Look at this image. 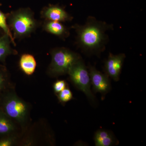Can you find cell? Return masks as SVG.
I'll list each match as a JSON object with an SVG mask.
<instances>
[{"label":"cell","mask_w":146,"mask_h":146,"mask_svg":"<svg viewBox=\"0 0 146 146\" xmlns=\"http://www.w3.org/2000/svg\"><path fill=\"white\" fill-rule=\"evenodd\" d=\"M47 30L50 33L57 36H63L67 34V31L65 27L57 21H52L47 24Z\"/></svg>","instance_id":"cell-12"},{"label":"cell","mask_w":146,"mask_h":146,"mask_svg":"<svg viewBox=\"0 0 146 146\" xmlns=\"http://www.w3.org/2000/svg\"><path fill=\"white\" fill-rule=\"evenodd\" d=\"M65 88H66V83L64 80H58L54 84V90L56 94L60 93Z\"/></svg>","instance_id":"cell-16"},{"label":"cell","mask_w":146,"mask_h":146,"mask_svg":"<svg viewBox=\"0 0 146 146\" xmlns=\"http://www.w3.org/2000/svg\"><path fill=\"white\" fill-rule=\"evenodd\" d=\"M7 35L0 38V60L3 59L10 53Z\"/></svg>","instance_id":"cell-13"},{"label":"cell","mask_w":146,"mask_h":146,"mask_svg":"<svg viewBox=\"0 0 146 146\" xmlns=\"http://www.w3.org/2000/svg\"><path fill=\"white\" fill-rule=\"evenodd\" d=\"M96 146H112L119 144V141L112 131L100 129L96 131L94 137Z\"/></svg>","instance_id":"cell-8"},{"label":"cell","mask_w":146,"mask_h":146,"mask_svg":"<svg viewBox=\"0 0 146 146\" xmlns=\"http://www.w3.org/2000/svg\"><path fill=\"white\" fill-rule=\"evenodd\" d=\"M88 69L93 91L95 93H100L104 98L111 89L109 76L105 73L103 74L98 70L91 65H89Z\"/></svg>","instance_id":"cell-5"},{"label":"cell","mask_w":146,"mask_h":146,"mask_svg":"<svg viewBox=\"0 0 146 146\" xmlns=\"http://www.w3.org/2000/svg\"><path fill=\"white\" fill-rule=\"evenodd\" d=\"M11 119L3 112H0V135H7L15 130Z\"/></svg>","instance_id":"cell-11"},{"label":"cell","mask_w":146,"mask_h":146,"mask_svg":"<svg viewBox=\"0 0 146 146\" xmlns=\"http://www.w3.org/2000/svg\"><path fill=\"white\" fill-rule=\"evenodd\" d=\"M20 67L22 71L28 75L34 72L36 67V62L34 57L29 54H25L20 59Z\"/></svg>","instance_id":"cell-10"},{"label":"cell","mask_w":146,"mask_h":146,"mask_svg":"<svg viewBox=\"0 0 146 146\" xmlns=\"http://www.w3.org/2000/svg\"><path fill=\"white\" fill-rule=\"evenodd\" d=\"M68 74L75 86L85 94L89 101L95 104L96 98L91 89L89 71L82 58L72 65Z\"/></svg>","instance_id":"cell-3"},{"label":"cell","mask_w":146,"mask_h":146,"mask_svg":"<svg viewBox=\"0 0 146 146\" xmlns=\"http://www.w3.org/2000/svg\"><path fill=\"white\" fill-rule=\"evenodd\" d=\"M81 58L80 55L67 49H56L52 53L50 73L54 76L68 74L72 65Z\"/></svg>","instance_id":"cell-2"},{"label":"cell","mask_w":146,"mask_h":146,"mask_svg":"<svg viewBox=\"0 0 146 146\" xmlns=\"http://www.w3.org/2000/svg\"><path fill=\"white\" fill-rule=\"evenodd\" d=\"M3 112L9 118L20 123H24L27 119L28 106L15 94L7 95L3 102Z\"/></svg>","instance_id":"cell-4"},{"label":"cell","mask_w":146,"mask_h":146,"mask_svg":"<svg viewBox=\"0 0 146 146\" xmlns=\"http://www.w3.org/2000/svg\"><path fill=\"white\" fill-rule=\"evenodd\" d=\"M58 97L60 102L65 103L73 98V94L69 88H65L63 91L58 94Z\"/></svg>","instance_id":"cell-14"},{"label":"cell","mask_w":146,"mask_h":146,"mask_svg":"<svg viewBox=\"0 0 146 146\" xmlns=\"http://www.w3.org/2000/svg\"><path fill=\"white\" fill-rule=\"evenodd\" d=\"M74 28L77 34L78 44L82 52L99 56L105 50L108 41L106 32L113 30V26L89 16L84 25H76Z\"/></svg>","instance_id":"cell-1"},{"label":"cell","mask_w":146,"mask_h":146,"mask_svg":"<svg viewBox=\"0 0 146 146\" xmlns=\"http://www.w3.org/2000/svg\"><path fill=\"white\" fill-rule=\"evenodd\" d=\"M125 58V55L120 53L114 55L110 53L104 64L105 73L114 81L119 80L123 64Z\"/></svg>","instance_id":"cell-6"},{"label":"cell","mask_w":146,"mask_h":146,"mask_svg":"<svg viewBox=\"0 0 146 146\" xmlns=\"http://www.w3.org/2000/svg\"><path fill=\"white\" fill-rule=\"evenodd\" d=\"M14 138L12 137H7L0 140V146H12L14 143Z\"/></svg>","instance_id":"cell-18"},{"label":"cell","mask_w":146,"mask_h":146,"mask_svg":"<svg viewBox=\"0 0 146 146\" xmlns=\"http://www.w3.org/2000/svg\"><path fill=\"white\" fill-rule=\"evenodd\" d=\"M46 17L52 21L64 22L69 21L71 17L63 9L54 6L47 9L45 13Z\"/></svg>","instance_id":"cell-9"},{"label":"cell","mask_w":146,"mask_h":146,"mask_svg":"<svg viewBox=\"0 0 146 146\" xmlns=\"http://www.w3.org/2000/svg\"><path fill=\"white\" fill-rule=\"evenodd\" d=\"M12 25L16 34L23 35L31 32L34 28L35 23L29 14L25 12H21L13 17Z\"/></svg>","instance_id":"cell-7"},{"label":"cell","mask_w":146,"mask_h":146,"mask_svg":"<svg viewBox=\"0 0 146 146\" xmlns=\"http://www.w3.org/2000/svg\"><path fill=\"white\" fill-rule=\"evenodd\" d=\"M0 27L3 30L7 35L10 37L11 41L13 43L14 40H13V37H12L9 29L7 25L5 16L4 14L2 13L1 11H0Z\"/></svg>","instance_id":"cell-15"},{"label":"cell","mask_w":146,"mask_h":146,"mask_svg":"<svg viewBox=\"0 0 146 146\" xmlns=\"http://www.w3.org/2000/svg\"><path fill=\"white\" fill-rule=\"evenodd\" d=\"M7 84L6 77L3 73L0 72V94L5 89Z\"/></svg>","instance_id":"cell-17"}]
</instances>
